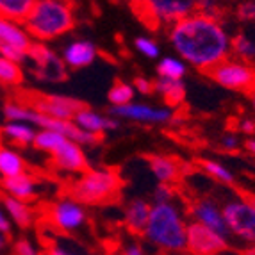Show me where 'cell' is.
Listing matches in <instances>:
<instances>
[{
	"label": "cell",
	"mask_w": 255,
	"mask_h": 255,
	"mask_svg": "<svg viewBox=\"0 0 255 255\" xmlns=\"http://www.w3.org/2000/svg\"><path fill=\"white\" fill-rule=\"evenodd\" d=\"M168 38L175 52L184 63L193 68L207 72L214 64L227 59L232 38L221 20L200 11H193L168 25Z\"/></svg>",
	"instance_id": "obj_1"
},
{
	"label": "cell",
	"mask_w": 255,
	"mask_h": 255,
	"mask_svg": "<svg viewBox=\"0 0 255 255\" xmlns=\"http://www.w3.org/2000/svg\"><path fill=\"white\" fill-rule=\"evenodd\" d=\"M186 227L187 223L177 204H153L141 236L161 252H186Z\"/></svg>",
	"instance_id": "obj_2"
},
{
	"label": "cell",
	"mask_w": 255,
	"mask_h": 255,
	"mask_svg": "<svg viewBox=\"0 0 255 255\" xmlns=\"http://www.w3.org/2000/svg\"><path fill=\"white\" fill-rule=\"evenodd\" d=\"M23 25L36 41H50L68 34L75 27L70 0H36Z\"/></svg>",
	"instance_id": "obj_3"
},
{
	"label": "cell",
	"mask_w": 255,
	"mask_h": 255,
	"mask_svg": "<svg viewBox=\"0 0 255 255\" xmlns=\"http://www.w3.org/2000/svg\"><path fill=\"white\" fill-rule=\"evenodd\" d=\"M122 189V179L116 170L93 168L81 171V177L70 186V196L84 205H102L115 202Z\"/></svg>",
	"instance_id": "obj_4"
},
{
	"label": "cell",
	"mask_w": 255,
	"mask_h": 255,
	"mask_svg": "<svg viewBox=\"0 0 255 255\" xmlns=\"http://www.w3.org/2000/svg\"><path fill=\"white\" fill-rule=\"evenodd\" d=\"M137 16L150 27H168L196 11V0H141L134 5Z\"/></svg>",
	"instance_id": "obj_5"
},
{
	"label": "cell",
	"mask_w": 255,
	"mask_h": 255,
	"mask_svg": "<svg viewBox=\"0 0 255 255\" xmlns=\"http://www.w3.org/2000/svg\"><path fill=\"white\" fill-rule=\"evenodd\" d=\"M223 218L229 227V234L234 236L247 247H255V200L254 196H245L238 200H229L223 207Z\"/></svg>",
	"instance_id": "obj_6"
},
{
	"label": "cell",
	"mask_w": 255,
	"mask_h": 255,
	"mask_svg": "<svg viewBox=\"0 0 255 255\" xmlns=\"http://www.w3.org/2000/svg\"><path fill=\"white\" fill-rule=\"evenodd\" d=\"M205 73L225 90L243 91V93H252L255 90V66L241 59L236 61L227 57Z\"/></svg>",
	"instance_id": "obj_7"
},
{
	"label": "cell",
	"mask_w": 255,
	"mask_h": 255,
	"mask_svg": "<svg viewBox=\"0 0 255 255\" xmlns=\"http://www.w3.org/2000/svg\"><path fill=\"white\" fill-rule=\"evenodd\" d=\"M27 59H30V73L41 82H61L66 79V64L63 57L45 45V41H32Z\"/></svg>",
	"instance_id": "obj_8"
},
{
	"label": "cell",
	"mask_w": 255,
	"mask_h": 255,
	"mask_svg": "<svg viewBox=\"0 0 255 255\" xmlns=\"http://www.w3.org/2000/svg\"><path fill=\"white\" fill-rule=\"evenodd\" d=\"M32 41L23 21L0 16V55L23 64Z\"/></svg>",
	"instance_id": "obj_9"
},
{
	"label": "cell",
	"mask_w": 255,
	"mask_h": 255,
	"mask_svg": "<svg viewBox=\"0 0 255 255\" xmlns=\"http://www.w3.org/2000/svg\"><path fill=\"white\" fill-rule=\"evenodd\" d=\"M230 250L229 238L200 221L191 220L186 227V252L196 255H214Z\"/></svg>",
	"instance_id": "obj_10"
},
{
	"label": "cell",
	"mask_w": 255,
	"mask_h": 255,
	"mask_svg": "<svg viewBox=\"0 0 255 255\" xmlns=\"http://www.w3.org/2000/svg\"><path fill=\"white\" fill-rule=\"evenodd\" d=\"M48 221L61 232H75L88 220L84 204L75 200L73 196L57 200L48 211Z\"/></svg>",
	"instance_id": "obj_11"
},
{
	"label": "cell",
	"mask_w": 255,
	"mask_h": 255,
	"mask_svg": "<svg viewBox=\"0 0 255 255\" xmlns=\"http://www.w3.org/2000/svg\"><path fill=\"white\" fill-rule=\"evenodd\" d=\"M109 115L139 124H170L175 118V111L170 107H152L146 104L128 102L124 106H111Z\"/></svg>",
	"instance_id": "obj_12"
},
{
	"label": "cell",
	"mask_w": 255,
	"mask_h": 255,
	"mask_svg": "<svg viewBox=\"0 0 255 255\" xmlns=\"http://www.w3.org/2000/svg\"><path fill=\"white\" fill-rule=\"evenodd\" d=\"M29 104L43 115L61 120H72L77 111L84 106L81 100L64 95H32L29 97Z\"/></svg>",
	"instance_id": "obj_13"
},
{
	"label": "cell",
	"mask_w": 255,
	"mask_h": 255,
	"mask_svg": "<svg viewBox=\"0 0 255 255\" xmlns=\"http://www.w3.org/2000/svg\"><path fill=\"white\" fill-rule=\"evenodd\" d=\"M52 162L59 171H66V173H81L88 168V159L82 150V145H79L77 141L66 139L61 143L57 148L50 152Z\"/></svg>",
	"instance_id": "obj_14"
},
{
	"label": "cell",
	"mask_w": 255,
	"mask_h": 255,
	"mask_svg": "<svg viewBox=\"0 0 255 255\" xmlns=\"http://www.w3.org/2000/svg\"><path fill=\"white\" fill-rule=\"evenodd\" d=\"M187 213H189L191 220L200 221V223L211 227V229L220 232V234L230 238L229 227H227L225 218H223V211H221V207L214 200H211V198H198V200L189 204Z\"/></svg>",
	"instance_id": "obj_15"
},
{
	"label": "cell",
	"mask_w": 255,
	"mask_h": 255,
	"mask_svg": "<svg viewBox=\"0 0 255 255\" xmlns=\"http://www.w3.org/2000/svg\"><path fill=\"white\" fill-rule=\"evenodd\" d=\"M73 124L79 125L82 130H88L91 134H97V136H104V132L107 130H115L118 128V120H115L113 116H102L97 111L90 109V107L82 106L81 109L73 115Z\"/></svg>",
	"instance_id": "obj_16"
},
{
	"label": "cell",
	"mask_w": 255,
	"mask_h": 255,
	"mask_svg": "<svg viewBox=\"0 0 255 255\" xmlns=\"http://www.w3.org/2000/svg\"><path fill=\"white\" fill-rule=\"evenodd\" d=\"M97 47L88 39H75L70 41L63 50V61L66 68H86L97 59Z\"/></svg>",
	"instance_id": "obj_17"
},
{
	"label": "cell",
	"mask_w": 255,
	"mask_h": 255,
	"mask_svg": "<svg viewBox=\"0 0 255 255\" xmlns=\"http://www.w3.org/2000/svg\"><path fill=\"white\" fill-rule=\"evenodd\" d=\"M0 187L5 191V195H11L14 198H20V200L30 202L36 196V180L30 177L27 171L23 173H18L14 177H7V179L0 180Z\"/></svg>",
	"instance_id": "obj_18"
},
{
	"label": "cell",
	"mask_w": 255,
	"mask_h": 255,
	"mask_svg": "<svg viewBox=\"0 0 255 255\" xmlns=\"http://www.w3.org/2000/svg\"><path fill=\"white\" fill-rule=\"evenodd\" d=\"M150 209H152V205L143 200V198H134V200H130L125 205L124 221L128 232H132V234H143L150 216Z\"/></svg>",
	"instance_id": "obj_19"
},
{
	"label": "cell",
	"mask_w": 255,
	"mask_h": 255,
	"mask_svg": "<svg viewBox=\"0 0 255 255\" xmlns=\"http://www.w3.org/2000/svg\"><path fill=\"white\" fill-rule=\"evenodd\" d=\"M148 166L157 182L175 184L182 175V168H180L179 161H175L173 157H166V155H150Z\"/></svg>",
	"instance_id": "obj_20"
},
{
	"label": "cell",
	"mask_w": 255,
	"mask_h": 255,
	"mask_svg": "<svg viewBox=\"0 0 255 255\" xmlns=\"http://www.w3.org/2000/svg\"><path fill=\"white\" fill-rule=\"evenodd\" d=\"M2 207L5 209V213L11 218V221L16 227H20V229H29L34 223V213H32V209H30V205L25 200L5 195L2 198Z\"/></svg>",
	"instance_id": "obj_21"
},
{
	"label": "cell",
	"mask_w": 255,
	"mask_h": 255,
	"mask_svg": "<svg viewBox=\"0 0 255 255\" xmlns=\"http://www.w3.org/2000/svg\"><path fill=\"white\" fill-rule=\"evenodd\" d=\"M36 130L38 127L32 124H27V122H13V120H7V124L0 128V134L9 139L14 145L20 146H27L32 145L36 136Z\"/></svg>",
	"instance_id": "obj_22"
},
{
	"label": "cell",
	"mask_w": 255,
	"mask_h": 255,
	"mask_svg": "<svg viewBox=\"0 0 255 255\" xmlns=\"http://www.w3.org/2000/svg\"><path fill=\"white\" fill-rule=\"evenodd\" d=\"M153 88L162 97V100L171 107L180 106L186 100V86H184L182 79H164V77H159L157 81L153 82Z\"/></svg>",
	"instance_id": "obj_23"
},
{
	"label": "cell",
	"mask_w": 255,
	"mask_h": 255,
	"mask_svg": "<svg viewBox=\"0 0 255 255\" xmlns=\"http://www.w3.org/2000/svg\"><path fill=\"white\" fill-rule=\"evenodd\" d=\"M27 168L21 153L9 146L0 145V180L14 177L18 173H23Z\"/></svg>",
	"instance_id": "obj_24"
},
{
	"label": "cell",
	"mask_w": 255,
	"mask_h": 255,
	"mask_svg": "<svg viewBox=\"0 0 255 255\" xmlns=\"http://www.w3.org/2000/svg\"><path fill=\"white\" fill-rule=\"evenodd\" d=\"M36 0H0V16L23 21L29 16Z\"/></svg>",
	"instance_id": "obj_25"
},
{
	"label": "cell",
	"mask_w": 255,
	"mask_h": 255,
	"mask_svg": "<svg viewBox=\"0 0 255 255\" xmlns=\"http://www.w3.org/2000/svg\"><path fill=\"white\" fill-rule=\"evenodd\" d=\"M230 52L238 57V59L245 61V63L255 64V39L247 34H238L232 38L230 43Z\"/></svg>",
	"instance_id": "obj_26"
},
{
	"label": "cell",
	"mask_w": 255,
	"mask_h": 255,
	"mask_svg": "<svg viewBox=\"0 0 255 255\" xmlns=\"http://www.w3.org/2000/svg\"><path fill=\"white\" fill-rule=\"evenodd\" d=\"M64 139H66V136L57 130H52V128H38V130H36L34 141H32V146L41 150V152L50 153L52 150L57 148Z\"/></svg>",
	"instance_id": "obj_27"
},
{
	"label": "cell",
	"mask_w": 255,
	"mask_h": 255,
	"mask_svg": "<svg viewBox=\"0 0 255 255\" xmlns=\"http://www.w3.org/2000/svg\"><path fill=\"white\" fill-rule=\"evenodd\" d=\"M23 81L21 64L0 55V84L2 86H18Z\"/></svg>",
	"instance_id": "obj_28"
},
{
	"label": "cell",
	"mask_w": 255,
	"mask_h": 255,
	"mask_svg": "<svg viewBox=\"0 0 255 255\" xmlns=\"http://www.w3.org/2000/svg\"><path fill=\"white\" fill-rule=\"evenodd\" d=\"M157 75L164 79H184L186 75V63L180 57L166 55L157 64Z\"/></svg>",
	"instance_id": "obj_29"
},
{
	"label": "cell",
	"mask_w": 255,
	"mask_h": 255,
	"mask_svg": "<svg viewBox=\"0 0 255 255\" xmlns=\"http://www.w3.org/2000/svg\"><path fill=\"white\" fill-rule=\"evenodd\" d=\"M134 93H136V88L134 84H128V82H115L113 88L109 90V102L111 106H124L134 100Z\"/></svg>",
	"instance_id": "obj_30"
},
{
	"label": "cell",
	"mask_w": 255,
	"mask_h": 255,
	"mask_svg": "<svg viewBox=\"0 0 255 255\" xmlns=\"http://www.w3.org/2000/svg\"><path fill=\"white\" fill-rule=\"evenodd\" d=\"M200 168L209 175V177H213V179L220 180V182H223V184L234 182V173H232L230 170H227L225 166L220 164V162H216V161H207V159H205V161L200 162Z\"/></svg>",
	"instance_id": "obj_31"
},
{
	"label": "cell",
	"mask_w": 255,
	"mask_h": 255,
	"mask_svg": "<svg viewBox=\"0 0 255 255\" xmlns=\"http://www.w3.org/2000/svg\"><path fill=\"white\" fill-rule=\"evenodd\" d=\"M134 47L137 48L139 54H143L145 57H148V59H157L159 52H161L157 41L152 38H146V36H139V38L134 39Z\"/></svg>",
	"instance_id": "obj_32"
},
{
	"label": "cell",
	"mask_w": 255,
	"mask_h": 255,
	"mask_svg": "<svg viewBox=\"0 0 255 255\" xmlns=\"http://www.w3.org/2000/svg\"><path fill=\"white\" fill-rule=\"evenodd\" d=\"M196 11L221 20L223 14V0H196Z\"/></svg>",
	"instance_id": "obj_33"
},
{
	"label": "cell",
	"mask_w": 255,
	"mask_h": 255,
	"mask_svg": "<svg viewBox=\"0 0 255 255\" xmlns=\"http://www.w3.org/2000/svg\"><path fill=\"white\" fill-rule=\"evenodd\" d=\"M175 196H177V191H175L173 184L168 182H159L157 187L153 189V204H164V202H173Z\"/></svg>",
	"instance_id": "obj_34"
},
{
	"label": "cell",
	"mask_w": 255,
	"mask_h": 255,
	"mask_svg": "<svg viewBox=\"0 0 255 255\" xmlns=\"http://www.w3.org/2000/svg\"><path fill=\"white\" fill-rule=\"evenodd\" d=\"M13 252L14 254H20V255H34V254H38L39 250L34 247V243L30 241V239L21 238L13 243Z\"/></svg>",
	"instance_id": "obj_35"
},
{
	"label": "cell",
	"mask_w": 255,
	"mask_h": 255,
	"mask_svg": "<svg viewBox=\"0 0 255 255\" xmlns=\"http://www.w3.org/2000/svg\"><path fill=\"white\" fill-rule=\"evenodd\" d=\"M238 18L245 21H255V0H248L238 5Z\"/></svg>",
	"instance_id": "obj_36"
},
{
	"label": "cell",
	"mask_w": 255,
	"mask_h": 255,
	"mask_svg": "<svg viewBox=\"0 0 255 255\" xmlns=\"http://www.w3.org/2000/svg\"><path fill=\"white\" fill-rule=\"evenodd\" d=\"M134 88H136V91H139L141 95H150L155 91L153 82L145 79V77H136V79H134Z\"/></svg>",
	"instance_id": "obj_37"
},
{
	"label": "cell",
	"mask_w": 255,
	"mask_h": 255,
	"mask_svg": "<svg viewBox=\"0 0 255 255\" xmlns=\"http://www.w3.org/2000/svg\"><path fill=\"white\" fill-rule=\"evenodd\" d=\"M11 232H13V221L7 216L5 209L0 207V234L11 236Z\"/></svg>",
	"instance_id": "obj_38"
},
{
	"label": "cell",
	"mask_w": 255,
	"mask_h": 255,
	"mask_svg": "<svg viewBox=\"0 0 255 255\" xmlns=\"http://www.w3.org/2000/svg\"><path fill=\"white\" fill-rule=\"evenodd\" d=\"M221 146H223L225 150H230V152H232V150H236L239 146V139L234 136V134H225L223 139H221Z\"/></svg>",
	"instance_id": "obj_39"
},
{
	"label": "cell",
	"mask_w": 255,
	"mask_h": 255,
	"mask_svg": "<svg viewBox=\"0 0 255 255\" xmlns=\"http://www.w3.org/2000/svg\"><path fill=\"white\" fill-rule=\"evenodd\" d=\"M239 130L245 132V134H254L255 132V120L245 118L239 122Z\"/></svg>",
	"instance_id": "obj_40"
},
{
	"label": "cell",
	"mask_w": 255,
	"mask_h": 255,
	"mask_svg": "<svg viewBox=\"0 0 255 255\" xmlns=\"http://www.w3.org/2000/svg\"><path fill=\"white\" fill-rule=\"evenodd\" d=\"M124 254H127V255H141V254H145V248L141 247V245H137V243H128L127 247L124 248Z\"/></svg>",
	"instance_id": "obj_41"
},
{
	"label": "cell",
	"mask_w": 255,
	"mask_h": 255,
	"mask_svg": "<svg viewBox=\"0 0 255 255\" xmlns=\"http://www.w3.org/2000/svg\"><path fill=\"white\" fill-rule=\"evenodd\" d=\"M245 146H247V150L252 153V155H255V139H248V141H245Z\"/></svg>",
	"instance_id": "obj_42"
},
{
	"label": "cell",
	"mask_w": 255,
	"mask_h": 255,
	"mask_svg": "<svg viewBox=\"0 0 255 255\" xmlns=\"http://www.w3.org/2000/svg\"><path fill=\"white\" fill-rule=\"evenodd\" d=\"M7 238L9 236H5V234H0V252H4L5 248H7Z\"/></svg>",
	"instance_id": "obj_43"
},
{
	"label": "cell",
	"mask_w": 255,
	"mask_h": 255,
	"mask_svg": "<svg viewBox=\"0 0 255 255\" xmlns=\"http://www.w3.org/2000/svg\"><path fill=\"white\" fill-rule=\"evenodd\" d=\"M125 2H128V4L132 5V7H134V5H137L141 2V0H125Z\"/></svg>",
	"instance_id": "obj_44"
},
{
	"label": "cell",
	"mask_w": 255,
	"mask_h": 255,
	"mask_svg": "<svg viewBox=\"0 0 255 255\" xmlns=\"http://www.w3.org/2000/svg\"><path fill=\"white\" fill-rule=\"evenodd\" d=\"M252 107H254V111H255V90L252 91Z\"/></svg>",
	"instance_id": "obj_45"
},
{
	"label": "cell",
	"mask_w": 255,
	"mask_h": 255,
	"mask_svg": "<svg viewBox=\"0 0 255 255\" xmlns=\"http://www.w3.org/2000/svg\"><path fill=\"white\" fill-rule=\"evenodd\" d=\"M254 200H255V198H254Z\"/></svg>",
	"instance_id": "obj_46"
}]
</instances>
